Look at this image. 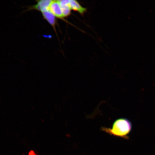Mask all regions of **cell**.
Listing matches in <instances>:
<instances>
[{
  "label": "cell",
  "instance_id": "6da1fadb",
  "mask_svg": "<svg viewBox=\"0 0 155 155\" xmlns=\"http://www.w3.org/2000/svg\"><path fill=\"white\" fill-rule=\"evenodd\" d=\"M102 130L111 135L125 138L131 129V124L127 119L121 118L116 120L112 128L102 127Z\"/></svg>",
  "mask_w": 155,
  "mask_h": 155
},
{
  "label": "cell",
  "instance_id": "7a4b0ae2",
  "mask_svg": "<svg viewBox=\"0 0 155 155\" xmlns=\"http://www.w3.org/2000/svg\"><path fill=\"white\" fill-rule=\"evenodd\" d=\"M50 11L57 18L65 20L58 0H52L49 8Z\"/></svg>",
  "mask_w": 155,
  "mask_h": 155
},
{
  "label": "cell",
  "instance_id": "3957f363",
  "mask_svg": "<svg viewBox=\"0 0 155 155\" xmlns=\"http://www.w3.org/2000/svg\"><path fill=\"white\" fill-rule=\"evenodd\" d=\"M37 3L29 7L28 10L35 9L41 12L49 10L50 5L52 1L50 0H36Z\"/></svg>",
  "mask_w": 155,
  "mask_h": 155
},
{
  "label": "cell",
  "instance_id": "277c9868",
  "mask_svg": "<svg viewBox=\"0 0 155 155\" xmlns=\"http://www.w3.org/2000/svg\"><path fill=\"white\" fill-rule=\"evenodd\" d=\"M69 5L71 10L76 11L81 15H83L87 11L86 8L82 7L76 0H69Z\"/></svg>",
  "mask_w": 155,
  "mask_h": 155
},
{
  "label": "cell",
  "instance_id": "5b68a950",
  "mask_svg": "<svg viewBox=\"0 0 155 155\" xmlns=\"http://www.w3.org/2000/svg\"><path fill=\"white\" fill-rule=\"evenodd\" d=\"M44 18L49 23L53 28L55 32H56L55 25L56 20L55 16L49 10L41 12Z\"/></svg>",
  "mask_w": 155,
  "mask_h": 155
},
{
  "label": "cell",
  "instance_id": "8992f818",
  "mask_svg": "<svg viewBox=\"0 0 155 155\" xmlns=\"http://www.w3.org/2000/svg\"><path fill=\"white\" fill-rule=\"evenodd\" d=\"M58 1L64 18L69 16L71 13V9L69 5V0H61Z\"/></svg>",
  "mask_w": 155,
  "mask_h": 155
},
{
  "label": "cell",
  "instance_id": "52a82bcc",
  "mask_svg": "<svg viewBox=\"0 0 155 155\" xmlns=\"http://www.w3.org/2000/svg\"><path fill=\"white\" fill-rule=\"evenodd\" d=\"M34 152L33 151H30L29 153V155H34Z\"/></svg>",
  "mask_w": 155,
  "mask_h": 155
},
{
  "label": "cell",
  "instance_id": "ba28073f",
  "mask_svg": "<svg viewBox=\"0 0 155 155\" xmlns=\"http://www.w3.org/2000/svg\"><path fill=\"white\" fill-rule=\"evenodd\" d=\"M34 155H36V154H34Z\"/></svg>",
  "mask_w": 155,
  "mask_h": 155
}]
</instances>
